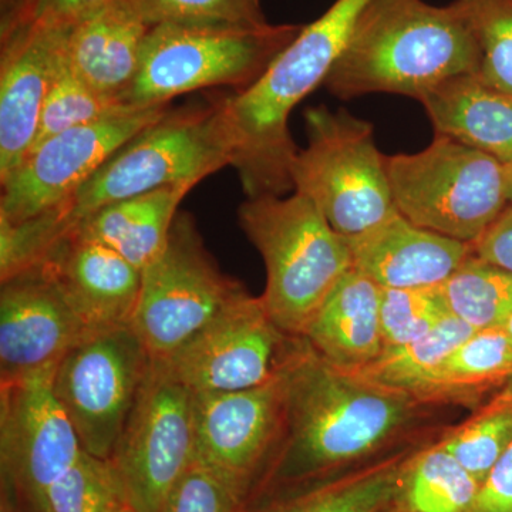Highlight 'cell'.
Returning a JSON list of instances; mask_svg holds the SVG:
<instances>
[{"label": "cell", "mask_w": 512, "mask_h": 512, "mask_svg": "<svg viewBox=\"0 0 512 512\" xmlns=\"http://www.w3.org/2000/svg\"><path fill=\"white\" fill-rule=\"evenodd\" d=\"M470 512H512V444L481 483Z\"/></svg>", "instance_id": "cell-37"}, {"label": "cell", "mask_w": 512, "mask_h": 512, "mask_svg": "<svg viewBox=\"0 0 512 512\" xmlns=\"http://www.w3.org/2000/svg\"><path fill=\"white\" fill-rule=\"evenodd\" d=\"M348 241L353 268L382 289L439 288L473 254V245L421 228L399 211Z\"/></svg>", "instance_id": "cell-19"}, {"label": "cell", "mask_w": 512, "mask_h": 512, "mask_svg": "<svg viewBox=\"0 0 512 512\" xmlns=\"http://www.w3.org/2000/svg\"><path fill=\"white\" fill-rule=\"evenodd\" d=\"M239 225L264 259L269 315L303 338L309 322L342 276L353 269L348 238L332 228L305 195L247 198Z\"/></svg>", "instance_id": "cell-4"}, {"label": "cell", "mask_w": 512, "mask_h": 512, "mask_svg": "<svg viewBox=\"0 0 512 512\" xmlns=\"http://www.w3.org/2000/svg\"><path fill=\"white\" fill-rule=\"evenodd\" d=\"M192 397L163 362L151 359L111 456L127 504L137 512H164L175 485L194 463Z\"/></svg>", "instance_id": "cell-11"}, {"label": "cell", "mask_w": 512, "mask_h": 512, "mask_svg": "<svg viewBox=\"0 0 512 512\" xmlns=\"http://www.w3.org/2000/svg\"><path fill=\"white\" fill-rule=\"evenodd\" d=\"M372 0H336L319 19L302 26L261 79L244 92L224 94L231 137V167L247 198L293 191L291 167L299 148L289 116L323 86Z\"/></svg>", "instance_id": "cell-2"}, {"label": "cell", "mask_w": 512, "mask_h": 512, "mask_svg": "<svg viewBox=\"0 0 512 512\" xmlns=\"http://www.w3.org/2000/svg\"><path fill=\"white\" fill-rule=\"evenodd\" d=\"M406 457H394L349 476L326 481L259 512H382L392 503Z\"/></svg>", "instance_id": "cell-26"}, {"label": "cell", "mask_w": 512, "mask_h": 512, "mask_svg": "<svg viewBox=\"0 0 512 512\" xmlns=\"http://www.w3.org/2000/svg\"><path fill=\"white\" fill-rule=\"evenodd\" d=\"M247 292L221 271L194 218L178 212L163 252L141 271L131 328L151 359H167Z\"/></svg>", "instance_id": "cell-9"}, {"label": "cell", "mask_w": 512, "mask_h": 512, "mask_svg": "<svg viewBox=\"0 0 512 512\" xmlns=\"http://www.w3.org/2000/svg\"><path fill=\"white\" fill-rule=\"evenodd\" d=\"M148 26L261 29L271 25L261 0H127Z\"/></svg>", "instance_id": "cell-31"}, {"label": "cell", "mask_w": 512, "mask_h": 512, "mask_svg": "<svg viewBox=\"0 0 512 512\" xmlns=\"http://www.w3.org/2000/svg\"><path fill=\"white\" fill-rule=\"evenodd\" d=\"M55 367L0 380L3 483L37 512L47 490L83 453L72 421L53 392Z\"/></svg>", "instance_id": "cell-14"}, {"label": "cell", "mask_w": 512, "mask_h": 512, "mask_svg": "<svg viewBox=\"0 0 512 512\" xmlns=\"http://www.w3.org/2000/svg\"><path fill=\"white\" fill-rule=\"evenodd\" d=\"M508 384L503 393L512 394V376L507 380Z\"/></svg>", "instance_id": "cell-43"}, {"label": "cell", "mask_w": 512, "mask_h": 512, "mask_svg": "<svg viewBox=\"0 0 512 512\" xmlns=\"http://www.w3.org/2000/svg\"><path fill=\"white\" fill-rule=\"evenodd\" d=\"M419 101L437 136L512 164V97L488 86L477 74H460L431 87Z\"/></svg>", "instance_id": "cell-22"}, {"label": "cell", "mask_w": 512, "mask_h": 512, "mask_svg": "<svg viewBox=\"0 0 512 512\" xmlns=\"http://www.w3.org/2000/svg\"><path fill=\"white\" fill-rule=\"evenodd\" d=\"M150 29L127 0H110L72 26L67 64L87 86L126 106Z\"/></svg>", "instance_id": "cell-20"}, {"label": "cell", "mask_w": 512, "mask_h": 512, "mask_svg": "<svg viewBox=\"0 0 512 512\" xmlns=\"http://www.w3.org/2000/svg\"><path fill=\"white\" fill-rule=\"evenodd\" d=\"M194 184H173L101 207L74 227L143 271L163 252L181 201Z\"/></svg>", "instance_id": "cell-23"}, {"label": "cell", "mask_w": 512, "mask_h": 512, "mask_svg": "<svg viewBox=\"0 0 512 512\" xmlns=\"http://www.w3.org/2000/svg\"><path fill=\"white\" fill-rule=\"evenodd\" d=\"M512 376V339L503 328L477 330L437 370L427 393L431 400L467 396Z\"/></svg>", "instance_id": "cell-27"}, {"label": "cell", "mask_w": 512, "mask_h": 512, "mask_svg": "<svg viewBox=\"0 0 512 512\" xmlns=\"http://www.w3.org/2000/svg\"><path fill=\"white\" fill-rule=\"evenodd\" d=\"M110 0H0V35L32 25L73 26Z\"/></svg>", "instance_id": "cell-36"}, {"label": "cell", "mask_w": 512, "mask_h": 512, "mask_svg": "<svg viewBox=\"0 0 512 512\" xmlns=\"http://www.w3.org/2000/svg\"><path fill=\"white\" fill-rule=\"evenodd\" d=\"M150 365L131 325L90 330L59 360L53 392L84 451L113 456Z\"/></svg>", "instance_id": "cell-10"}, {"label": "cell", "mask_w": 512, "mask_h": 512, "mask_svg": "<svg viewBox=\"0 0 512 512\" xmlns=\"http://www.w3.org/2000/svg\"><path fill=\"white\" fill-rule=\"evenodd\" d=\"M396 210L421 228L473 245L507 208L505 165L437 136L416 154L386 157Z\"/></svg>", "instance_id": "cell-8"}, {"label": "cell", "mask_w": 512, "mask_h": 512, "mask_svg": "<svg viewBox=\"0 0 512 512\" xmlns=\"http://www.w3.org/2000/svg\"><path fill=\"white\" fill-rule=\"evenodd\" d=\"M0 284V380L55 367L90 332L45 266Z\"/></svg>", "instance_id": "cell-16"}, {"label": "cell", "mask_w": 512, "mask_h": 512, "mask_svg": "<svg viewBox=\"0 0 512 512\" xmlns=\"http://www.w3.org/2000/svg\"><path fill=\"white\" fill-rule=\"evenodd\" d=\"M282 379L284 419L271 478L284 483L312 480L375 453L412 424L421 404L332 365L305 338Z\"/></svg>", "instance_id": "cell-1"}, {"label": "cell", "mask_w": 512, "mask_h": 512, "mask_svg": "<svg viewBox=\"0 0 512 512\" xmlns=\"http://www.w3.org/2000/svg\"><path fill=\"white\" fill-rule=\"evenodd\" d=\"M111 458L82 456L47 490L39 512H111L126 504Z\"/></svg>", "instance_id": "cell-30"}, {"label": "cell", "mask_w": 512, "mask_h": 512, "mask_svg": "<svg viewBox=\"0 0 512 512\" xmlns=\"http://www.w3.org/2000/svg\"><path fill=\"white\" fill-rule=\"evenodd\" d=\"M474 332L477 330L467 323L447 315L423 338L397 348L384 349L375 362L357 373L426 403L437 370Z\"/></svg>", "instance_id": "cell-25"}, {"label": "cell", "mask_w": 512, "mask_h": 512, "mask_svg": "<svg viewBox=\"0 0 512 512\" xmlns=\"http://www.w3.org/2000/svg\"><path fill=\"white\" fill-rule=\"evenodd\" d=\"M195 463L249 488L278 443L284 379L238 392L194 393Z\"/></svg>", "instance_id": "cell-15"}, {"label": "cell", "mask_w": 512, "mask_h": 512, "mask_svg": "<svg viewBox=\"0 0 512 512\" xmlns=\"http://www.w3.org/2000/svg\"><path fill=\"white\" fill-rule=\"evenodd\" d=\"M480 483L439 443L404 458L390 512H470Z\"/></svg>", "instance_id": "cell-24"}, {"label": "cell", "mask_w": 512, "mask_h": 512, "mask_svg": "<svg viewBox=\"0 0 512 512\" xmlns=\"http://www.w3.org/2000/svg\"><path fill=\"white\" fill-rule=\"evenodd\" d=\"M505 190H507L508 204L512 205V164L505 165Z\"/></svg>", "instance_id": "cell-39"}, {"label": "cell", "mask_w": 512, "mask_h": 512, "mask_svg": "<svg viewBox=\"0 0 512 512\" xmlns=\"http://www.w3.org/2000/svg\"><path fill=\"white\" fill-rule=\"evenodd\" d=\"M302 26L268 25L261 29H150L136 79L124 103L133 109L165 106L195 90L232 87L244 92L261 79Z\"/></svg>", "instance_id": "cell-6"}, {"label": "cell", "mask_w": 512, "mask_h": 512, "mask_svg": "<svg viewBox=\"0 0 512 512\" xmlns=\"http://www.w3.org/2000/svg\"><path fill=\"white\" fill-rule=\"evenodd\" d=\"M481 53L477 76L512 97V0H456Z\"/></svg>", "instance_id": "cell-32"}, {"label": "cell", "mask_w": 512, "mask_h": 512, "mask_svg": "<svg viewBox=\"0 0 512 512\" xmlns=\"http://www.w3.org/2000/svg\"><path fill=\"white\" fill-rule=\"evenodd\" d=\"M503 329L505 332L508 333V336L512 339V316L510 319L507 320V323L503 326Z\"/></svg>", "instance_id": "cell-42"}, {"label": "cell", "mask_w": 512, "mask_h": 512, "mask_svg": "<svg viewBox=\"0 0 512 512\" xmlns=\"http://www.w3.org/2000/svg\"><path fill=\"white\" fill-rule=\"evenodd\" d=\"M481 53L456 3L372 0L323 86L352 100L366 94H400L419 100L460 74H478Z\"/></svg>", "instance_id": "cell-3"}, {"label": "cell", "mask_w": 512, "mask_h": 512, "mask_svg": "<svg viewBox=\"0 0 512 512\" xmlns=\"http://www.w3.org/2000/svg\"><path fill=\"white\" fill-rule=\"evenodd\" d=\"M111 512H137V511L134 510V508L131 507V505H128L126 503V504L120 505L119 508H116V510L111 511Z\"/></svg>", "instance_id": "cell-41"}, {"label": "cell", "mask_w": 512, "mask_h": 512, "mask_svg": "<svg viewBox=\"0 0 512 512\" xmlns=\"http://www.w3.org/2000/svg\"><path fill=\"white\" fill-rule=\"evenodd\" d=\"M474 254L512 274V205L473 244Z\"/></svg>", "instance_id": "cell-38"}, {"label": "cell", "mask_w": 512, "mask_h": 512, "mask_svg": "<svg viewBox=\"0 0 512 512\" xmlns=\"http://www.w3.org/2000/svg\"><path fill=\"white\" fill-rule=\"evenodd\" d=\"M249 488L200 463L175 485L164 512H245Z\"/></svg>", "instance_id": "cell-35"}, {"label": "cell", "mask_w": 512, "mask_h": 512, "mask_svg": "<svg viewBox=\"0 0 512 512\" xmlns=\"http://www.w3.org/2000/svg\"><path fill=\"white\" fill-rule=\"evenodd\" d=\"M447 315L450 313L439 288L382 289L380 319L384 349L423 338Z\"/></svg>", "instance_id": "cell-34"}, {"label": "cell", "mask_w": 512, "mask_h": 512, "mask_svg": "<svg viewBox=\"0 0 512 512\" xmlns=\"http://www.w3.org/2000/svg\"><path fill=\"white\" fill-rule=\"evenodd\" d=\"M70 29L32 25L0 35V180L35 141L43 104L66 60Z\"/></svg>", "instance_id": "cell-17"}, {"label": "cell", "mask_w": 512, "mask_h": 512, "mask_svg": "<svg viewBox=\"0 0 512 512\" xmlns=\"http://www.w3.org/2000/svg\"><path fill=\"white\" fill-rule=\"evenodd\" d=\"M447 311L474 330L503 328L512 316V274L471 254L439 286Z\"/></svg>", "instance_id": "cell-28"}, {"label": "cell", "mask_w": 512, "mask_h": 512, "mask_svg": "<svg viewBox=\"0 0 512 512\" xmlns=\"http://www.w3.org/2000/svg\"><path fill=\"white\" fill-rule=\"evenodd\" d=\"M382 288L355 268L326 296L303 338L332 365L359 372L384 350Z\"/></svg>", "instance_id": "cell-21"}, {"label": "cell", "mask_w": 512, "mask_h": 512, "mask_svg": "<svg viewBox=\"0 0 512 512\" xmlns=\"http://www.w3.org/2000/svg\"><path fill=\"white\" fill-rule=\"evenodd\" d=\"M0 512H16L15 507L10 503L9 494L3 491L2 505H0Z\"/></svg>", "instance_id": "cell-40"}, {"label": "cell", "mask_w": 512, "mask_h": 512, "mask_svg": "<svg viewBox=\"0 0 512 512\" xmlns=\"http://www.w3.org/2000/svg\"><path fill=\"white\" fill-rule=\"evenodd\" d=\"M301 340L279 328L262 296L247 292L160 362L192 393L238 392L281 375Z\"/></svg>", "instance_id": "cell-12"}, {"label": "cell", "mask_w": 512, "mask_h": 512, "mask_svg": "<svg viewBox=\"0 0 512 512\" xmlns=\"http://www.w3.org/2000/svg\"><path fill=\"white\" fill-rule=\"evenodd\" d=\"M126 109L133 107L124 106L120 101L97 93L80 80L70 70L67 60H64L43 104L35 141L30 150L64 131L86 126Z\"/></svg>", "instance_id": "cell-33"}, {"label": "cell", "mask_w": 512, "mask_h": 512, "mask_svg": "<svg viewBox=\"0 0 512 512\" xmlns=\"http://www.w3.org/2000/svg\"><path fill=\"white\" fill-rule=\"evenodd\" d=\"M231 158L224 94H218L165 111L52 211L72 231L87 215L113 202L165 185L200 184L231 165Z\"/></svg>", "instance_id": "cell-5"}, {"label": "cell", "mask_w": 512, "mask_h": 512, "mask_svg": "<svg viewBox=\"0 0 512 512\" xmlns=\"http://www.w3.org/2000/svg\"><path fill=\"white\" fill-rule=\"evenodd\" d=\"M168 109L165 104L121 110L32 148L22 163L0 180V220L22 222L60 207L120 147L156 123Z\"/></svg>", "instance_id": "cell-13"}, {"label": "cell", "mask_w": 512, "mask_h": 512, "mask_svg": "<svg viewBox=\"0 0 512 512\" xmlns=\"http://www.w3.org/2000/svg\"><path fill=\"white\" fill-rule=\"evenodd\" d=\"M439 444L483 483L512 444V394L501 393L476 416L444 434Z\"/></svg>", "instance_id": "cell-29"}, {"label": "cell", "mask_w": 512, "mask_h": 512, "mask_svg": "<svg viewBox=\"0 0 512 512\" xmlns=\"http://www.w3.org/2000/svg\"><path fill=\"white\" fill-rule=\"evenodd\" d=\"M39 265L90 330L131 325L141 271L107 245L72 229Z\"/></svg>", "instance_id": "cell-18"}, {"label": "cell", "mask_w": 512, "mask_h": 512, "mask_svg": "<svg viewBox=\"0 0 512 512\" xmlns=\"http://www.w3.org/2000/svg\"><path fill=\"white\" fill-rule=\"evenodd\" d=\"M308 147L293 158V192L319 208L346 238L363 234L396 212L386 156L373 126L346 110H306Z\"/></svg>", "instance_id": "cell-7"}]
</instances>
